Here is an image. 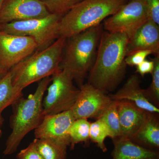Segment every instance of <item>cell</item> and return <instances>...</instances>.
I'll return each mask as SVG.
<instances>
[{"mask_svg": "<svg viewBox=\"0 0 159 159\" xmlns=\"http://www.w3.org/2000/svg\"><path fill=\"white\" fill-rule=\"evenodd\" d=\"M129 38L123 33L102 32L88 82L107 93L121 83L126 72V48Z\"/></svg>", "mask_w": 159, "mask_h": 159, "instance_id": "obj_1", "label": "cell"}, {"mask_svg": "<svg viewBox=\"0 0 159 159\" xmlns=\"http://www.w3.org/2000/svg\"><path fill=\"white\" fill-rule=\"evenodd\" d=\"M51 81V77L40 80L34 93L28 98L22 97L12 104V114L10 118L11 133L6 141L3 154H12L17 150L22 140L26 135L35 129L42 121L43 101L45 92Z\"/></svg>", "mask_w": 159, "mask_h": 159, "instance_id": "obj_2", "label": "cell"}, {"mask_svg": "<svg viewBox=\"0 0 159 159\" xmlns=\"http://www.w3.org/2000/svg\"><path fill=\"white\" fill-rule=\"evenodd\" d=\"M102 32L100 24L67 39L60 68L71 75L79 88L93 65Z\"/></svg>", "mask_w": 159, "mask_h": 159, "instance_id": "obj_3", "label": "cell"}, {"mask_svg": "<svg viewBox=\"0 0 159 159\" xmlns=\"http://www.w3.org/2000/svg\"><path fill=\"white\" fill-rule=\"evenodd\" d=\"M67 39L60 37L51 45L34 53L9 70L12 84L24 89L47 77H51L61 70V62Z\"/></svg>", "mask_w": 159, "mask_h": 159, "instance_id": "obj_4", "label": "cell"}, {"mask_svg": "<svg viewBox=\"0 0 159 159\" xmlns=\"http://www.w3.org/2000/svg\"><path fill=\"white\" fill-rule=\"evenodd\" d=\"M127 0H83L63 16L60 37L69 38L100 25Z\"/></svg>", "mask_w": 159, "mask_h": 159, "instance_id": "obj_5", "label": "cell"}, {"mask_svg": "<svg viewBox=\"0 0 159 159\" xmlns=\"http://www.w3.org/2000/svg\"><path fill=\"white\" fill-rule=\"evenodd\" d=\"M63 16L50 14L41 18L12 22L2 25L1 30L9 34L32 37L37 43V50H42L60 37V21Z\"/></svg>", "mask_w": 159, "mask_h": 159, "instance_id": "obj_6", "label": "cell"}, {"mask_svg": "<svg viewBox=\"0 0 159 159\" xmlns=\"http://www.w3.org/2000/svg\"><path fill=\"white\" fill-rule=\"evenodd\" d=\"M74 81L73 77L64 70H60L51 76V84L43 99L44 116L70 110L73 107L80 92Z\"/></svg>", "mask_w": 159, "mask_h": 159, "instance_id": "obj_7", "label": "cell"}, {"mask_svg": "<svg viewBox=\"0 0 159 159\" xmlns=\"http://www.w3.org/2000/svg\"><path fill=\"white\" fill-rule=\"evenodd\" d=\"M148 20L145 0H130L106 19L103 28L110 33L126 34L129 39Z\"/></svg>", "mask_w": 159, "mask_h": 159, "instance_id": "obj_8", "label": "cell"}, {"mask_svg": "<svg viewBox=\"0 0 159 159\" xmlns=\"http://www.w3.org/2000/svg\"><path fill=\"white\" fill-rule=\"evenodd\" d=\"M38 49L35 40L0 30V69L3 74L9 72Z\"/></svg>", "mask_w": 159, "mask_h": 159, "instance_id": "obj_9", "label": "cell"}, {"mask_svg": "<svg viewBox=\"0 0 159 159\" xmlns=\"http://www.w3.org/2000/svg\"><path fill=\"white\" fill-rule=\"evenodd\" d=\"M78 96L70 111L75 120L98 119L112 102L109 95L89 83L79 88Z\"/></svg>", "mask_w": 159, "mask_h": 159, "instance_id": "obj_10", "label": "cell"}, {"mask_svg": "<svg viewBox=\"0 0 159 159\" xmlns=\"http://www.w3.org/2000/svg\"><path fill=\"white\" fill-rule=\"evenodd\" d=\"M50 14L40 0H4L0 9V24L41 18Z\"/></svg>", "mask_w": 159, "mask_h": 159, "instance_id": "obj_11", "label": "cell"}, {"mask_svg": "<svg viewBox=\"0 0 159 159\" xmlns=\"http://www.w3.org/2000/svg\"><path fill=\"white\" fill-rule=\"evenodd\" d=\"M74 119L70 110L46 115L34 129L35 139H48L70 146L69 130Z\"/></svg>", "mask_w": 159, "mask_h": 159, "instance_id": "obj_12", "label": "cell"}, {"mask_svg": "<svg viewBox=\"0 0 159 159\" xmlns=\"http://www.w3.org/2000/svg\"><path fill=\"white\" fill-rule=\"evenodd\" d=\"M139 50H148L159 56V25L151 20H148L129 39L126 56Z\"/></svg>", "mask_w": 159, "mask_h": 159, "instance_id": "obj_13", "label": "cell"}, {"mask_svg": "<svg viewBox=\"0 0 159 159\" xmlns=\"http://www.w3.org/2000/svg\"><path fill=\"white\" fill-rule=\"evenodd\" d=\"M141 83L139 75L133 74L116 93L109 96L112 100H128L143 110L159 113V108L151 103L145 97L144 89L141 88Z\"/></svg>", "mask_w": 159, "mask_h": 159, "instance_id": "obj_14", "label": "cell"}, {"mask_svg": "<svg viewBox=\"0 0 159 159\" xmlns=\"http://www.w3.org/2000/svg\"><path fill=\"white\" fill-rule=\"evenodd\" d=\"M117 101L121 129L120 137L130 139L142 124L147 111L128 100Z\"/></svg>", "mask_w": 159, "mask_h": 159, "instance_id": "obj_15", "label": "cell"}, {"mask_svg": "<svg viewBox=\"0 0 159 159\" xmlns=\"http://www.w3.org/2000/svg\"><path fill=\"white\" fill-rule=\"evenodd\" d=\"M130 139L144 148L159 151V113L146 112L142 124Z\"/></svg>", "mask_w": 159, "mask_h": 159, "instance_id": "obj_16", "label": "cell"}, {"mask_svg": "<svg viewBox=\"0 0 159 159\" xmlns=\"http://www.w3.org/2000/svg\"><path fill=\"white\" fill-rule=\"evenodd\" d=\"M112 140L111 159H159V151L144 148L128 138L119 137Z\"/></svg>", "mask_w": 159, "mask_h": 159, "instance_id": "obj_17", "label": "cell"}, {"mask_svg": "<svg viewBox=\"0 0 159 159\" xmlns=\"http://www.w3.org/2000/svg\"><path fill=\"white\" fill-rule=\"evenodd\" d=\"M22 91L13 86L10 71L0 77V124L2 125L4 121L3 111L22 97Z\"/></svg>", "mask_w": 159, "mask_h": 159, "instance_id": "obj_18", "label": "cell"}, {"mask_svg": "<svg viewBox=\"0 0 159 159\" xmlns=\"http://www.w3.org/2000/svg\"><path fill=\"white\" fill-rule=\"evenodd\" d=\"M33 144L44 159H66L68 146L48 139H35Z\"/></svg>", "mask_w": 159, "mask_h": 159, "instance_id": "obj_19", "label": "cell"}, {"mask_svg": "<svg viewBox=\"0 0 159 159\" xmlns=\"http://www.w3.org/2000/svg\"><path fill=\"white\" fill-rule=\"evenodd\" d=\"M91 122L87 119H80L74 120L69 130L71 150L75 145L80 143H84L86 147L89 145V132Z\"/></svg>", "mask_w": 159, "mask_h": 159, "instance_id": "obj_20", "label": "cell"}, {"mask_svg": "<svg viewBox=\"0 0 159 159\" xmlns=\"http://www.w3.org/2000/svg\"><path fill=\"white\" fill-rule=\"evenodd\" d=\"M90 140L95 143L102 152H105L107 149L105 141L107 138L114 139V135L108 126L101 119H96L90 124Z\"/></svg>", "mask_w": 159, "mask_h": 159, "instance_id": "obj_21", "label": "cell"}, {"mask_svg": "<svg viewBox=\"0 0 159 159\" xmlns=\"http://www.w3.org/2000/svg\"><path fill=\"white\" fill-rule=\"evenodd\" d=\"M117 106L118 101L113 100L111 103L98 118L101 119L108 126L113 134L114 139L121 136V129Z\"/></svg>", "mask_w": 159, "mask_h": 159, "instance_id": "obj_22", "label": "cell"}, {"mask_svg": "<svg viewBox=\"0 0 159 159\" xmlns=\"http://www.w3.org/2000/svg\"><path fill=\"white\" fill-rule=\"evenodd\" d=\"M159 56H156L153 61L154 67L152 73V80L149 87L144 89V93L146 99L155 106L159 107Z\"/></svg>", "mask_w": 159, "mask_h": 159, "instance_id": "obj_23", "label": "cell"}, {"mask_svg": "<svg viewBox=\"0 0 159 159\" xmlns=\"http://www.w3.org/2000/svg\"><path fill=\"white\" fill-rule=\"evenodd\" d=\"M51 14L64 15L83 0H40Z\"/></svg>", "mask_w": 159, "mask_h": 159, "instance_id": "obj_24", "label": "cell"}, {"mask_svg": "<svg viewBox=\"0 0 159 159\" xmlns=\"http://www.w3.org/2000/svg\"><path fill=\"white\" fill-rule=\"evenodd\" d=\"M152 54H153L152 52L148 50H139L135 51L125 57V64L126 65L130 66H136L146 60L148 56Z\"/></svg>", "mask_w": 159, "mask_h": 159, "instance_id": "obj_25", "label": "cell"}, {"mask_svg": "<svg viewBox=\"0 0 159 159\" xmlns=\"http://www.w3.org/2000/svg\"><path fill=\"white\" fill-rule=\"evenodd\" d=\"M148 18L159 25V0H145Z\"/></svg>", "mask_w": 159, "mask_h": 159, "instance_id": "obj_26", "label": "cell"}, {"mask_svg": "<svg viewBox=\"0 0 159 159\" xmlns=\"http://www.w3.org/2000/svg\"><path fill=\"white\" fill-rule=\"evenodd\" d=\"M16 157L17 159H44L32 142L27 148L22 149L17 154Z\"/></svg>", "mask_w": 159, "mask_h": 159, "instance_id": "obj_27", "label": "cell"}, {"mask_svg": "<svg viewBox=\"0 0 159 159\" xmlns=\"http://www.w3.org/2000/svg\"><path fill=\"white\" fill-rule=\"evenodd\" d=\"M154 67V62L153 60H145L144 61L136 66V73L140 74L142 77H144L146 74H151Z\"/></svg>", "mask_w": 159, "mask_h": 159, "instance_id": "obj_28", "label": "cell"}, {"mask_svg": "<svg viewBox=\"0 0 159 159\" xmlns=\"http://www.w3.org/2000/svg\"><path fill=\"white\" fill-rule=\"evenodd\" d=\"M3 1H4V0H0V9H1V6H2V4ZM1 27H2V25L0 24V30L1 29Z\"/></svg>", "mask_w": 159, "mask_h": 159, "instance_id": "obj_29", "label": "cell"}, {"mask_svg": "<svg viewBox=\"0 0 159 159\" xmlns=\"http://www.w3.org/2000/svg\"><path fill=\"white\" fill-rule=\"evenodd\" d=\"M2 124H0V138L2 137V129H1V127H2Z\"/></svg>", "mask_w": 159, "mask_h": 159, "instance_id": "obj_30", "label": "cell"}, {"mask_svg": "<svg viewBox=\"0 0 159 159\" xmlns=\"http://www.w3.org/2000/svg\"><path fill=\"white\" fill-rule=\"evenodd\" d=\"M3 74H3L2 72V71L1 70V69H0V77H1V76H2V75H3Z\"/></svg>", "mask_w": 159, "mask_h": 159, "instance_id": "obj_31", "label": "cell"}]
</instances>
